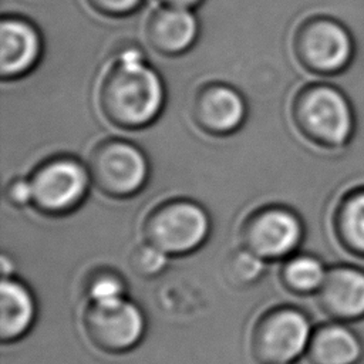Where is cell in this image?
<instances>
[{
  "label": "cell",
  "instance_id": "obj_1",
  "mask_svg": "<svg viewBox=\"0 0 364 364\" xmlns=\"http://www.w3.org/2000/svg\"><path fill=\"white\" fill-rule=\"evenodd\" d=\"M101 115L119 129H141L162 112L165 87L161 75L144 54L128 47L119 51L105 68L97 91Z\"/></svg>",
  "mask_w": 364,
  "mask_h": 364
},
{
  "label": "cell",
  "instance_id": "obj_2",
  "mask_svg": "<svg viewBox=\"0 0 364 364\" xmlns=\"http://www.w3.org/2000/svg\"><path fill=\"white\" fill-rule=\"evenodd\" d=\"M290 114L296 131L321 149H341L354 132L351 104L344 92L331 84L303 85L294 94Z\"/></svg>",
  "mask_w": 364,
  "mask_h": 364
},
{
  "label": "cell",
  "instance_id": "obj_3",
  "mask_svg": "<svg viewBox=\"0 0 364 364\" xmlns=\"http://www.w3.org/2000/svg\"><path fill=\"white\" fill-rule=\"evenodd\" d=\"M293 54L300 67L314 75H337L351 63L354 43L336 18L311 16L299 23L293 34Z\"/></svg>",
  "mask_w": 364,
  "mask_h": 364
},
{
  "label": "cell",
  "instance_id": "obj_4",
  "mask_svg": "<svg viewBox=\"0 0 364 364\" xmlns=\"http://www.w3.org/2000/svg\"><path fill=\"white\" fill-rule=\"evenodd\" d=\"M88 172L102 193L125 198L145 185L149 165L145 154L135 144L121 138H107L91 149Z\"/></svg>",
  "mask_w": 364,
  "mask_h": 364
},
{
  "label": "cell",
  "instance_id": "obj_5",
  "mask_svg": "<svg viewBox=\"0 0 364 364\" xmlns=\"http://www.w3.org/2000/svg\"><path fill=\"white\" fill-rule=\"evenodd\" d=\"M88 183L90 172L75 158H50L30 176L33 203L48 213L67 212L82 200Z\"/></svg>",
  "mask_w": 364,
  "mask_h": 364
},
{
  "label": "cell",
  "instance_id": "obj_6",
  "mask_svg": "<svg viewBox=\"0 0 364 364\" xmlns=\"http://www.w3.org/2000/svg\"><path fill=\"white\" fill-rule=\"evenodd\" d=\"M209 230L205 210L189 200H171L148 218L146 235L151 245L164 253H181L199 246Z\"/></svg>",
  "mask_w": 364,
  "mask_h": 364
},
{
  "label": "cell",
  "instance_id": "obj_7",
  "mask_svg": "<svg viewBox=\"0 0 364 364\" xmlns=\"http://www.w3.org/2000/svg\"><path fill=\"white\" fill-rule=\"evenodd\" d=\"M191 114L195 125L202 132L225 136L242 127L246 117V104L233 87L222 82H209L195 92Z\"/></svg>",
  "mask_w": 364,
  "mask_h": 364
},
{
  "label": "cell",
  "instance_id": "obj_8",
  "mask_svg": "<svg viewBox=\"0 0 364 364\" xmlns=\"http://www.w3.org/2000/svg\"><path fill=\"white\" fill-rule=\"evenodd\" d=\"M91 338L101 347L124 350L134 346L144 331V317L132 303L121 300L114 304H94L87 314Z\"/></svg>",
  "mask_w": 364,
  "mask_h": 364
},
{
  "label": "cell",
  "instance_id": "obj_9",
  "mask_svg": "<svg viewBox=\"0 0 364 364\" xmlns=\"http://www.w3.org/2000/svg\"><path fill=\"white\" fill-rule=\"evenodd\" d=\"M43 43L38 30L26 18L3 17L0 24V74L14 80L31 71L40 60Z\"/></svg>",
  "mask_w": 364,
  "mask_h": 364
},
{
  "label": "cell",
  "instance_id": "obj_10",
  "mask_svg": "<svg viewBox=\"0 0 364 364\" xmlns=\"http://www.w3.org/2000/svg\"><path fill=\"white\" fill-rule=\"evenodd\" d=\"M198 34V20L188 9L158 7L149 14L145 26L151 48L166 57L186 53L195 44Z\"/></svg>",
  "mask_w": 364,
  "mask_h": 364
},
{
  "label": "cell",
  "instance_id": "obj_11",
  "mask_svg": "<svg viewBox=\"0 0 364 364\" xmlns=\"http://www.w3.org/2000/svg\"><path fill=\"white\" fill-rule=\"evenodd\" d=\"M300 233V222L294 213L282 208H267L250 219L246 240L259 256L273 257L290 252L297 245Z\"/></svg>",
  "mask_w": 364,
  "mask_h": 364
},
{
  "label": "cell",
  "instance_id": "obj_12",
  "mask_svg": "<svg viewBox=\"0 0 364 364\" xmlns=\"http://www.w3.org/2000/svg\"><path fill=\"white\" fill-rule=\"evenodd\" d=\"M309 336V321L300 313L286 310L264 321L257 343L267 361L287 363L304 350Z\"/></svg>",
  "mask_w": 364,
  "mask_h": 364
},
{
  "label": "cell",
  "instance_id": "obj_13",
  "mask_svg": "<svg viewBox=\"0 0 364 364\" xmlns=\"http://www.w3.org/2000/svg\"><path fill=\"white\" fill-rule=\"evenodd\" d=\"M0 333L4 340L23 334L34 318L30 291L16 280H3L0 289Z\"/></svg>",
  "mask_w": 364,
  "mask_h": 364
},
{
  "label": "cell",
  "instance_id": "obj_14",
  "mask_svg": "<svg viewBox=\"0 0 364 364\" xmlns=\"http://www.w3.org/2000/svg\"><path fill=\"white\" fill-rule=\"evenodd\" d=\"M324 296L330 306L344 316L364 313V274L357 270H337L326 282Z\"/></svg>",
  "mask_w": 364,
  "mask_h": 364
},
{
  "label": "cell",
  "instance_id": "obj_15",
  "mask_svg": "<svg viewBox=\"0 0 364 364\" xmlns=\"http://www.w3.org/2000/svg\"><path fill=\"white\" fill-rule=\"evenodd\" d=\"M314 353L324 364H350L360 355V344L347 328L330 327L314 340Z\"/></svg>",
  "mask_w": 364,
  "mask_h": 364
},
{
  "label": "cell",
  "instance_id": "obj_16",
  "mask_svg": "<svg viewBox=\"0 0 364 364\" xmlns=\"http://www.w3.org/2000/svg\"><path fill=\"white\" fill-rule=\"evenodd\" d=\"M286 277L299 290H311L324 282V269L314 257H297L286 269Z\"/></svg>",
  "mask_w": 364,
  "mask_h": 364
},
{
  "label": "cell",
  "instance_id": "obj_17",
  "mask_svg": "<svg viewBox=\"0 0 364 364\" xmlns=\"http://www.w3.org/2000/svg\"><path fill=\"white\" fill-rule=\"evenodd\" d=\"M343 223L351 240L364 249V189L354 192L346 202Z\"/></svg>",
  "mask_w": 364,
  "mask_h": 364
},
{
  "label": "cell",
  "instance_id": "obj_18",
  "mask_svg": "<svg viewBox=\"0 0 364 364\" xmlns=\"http://www.w3.org/2000/svg\"><path fill=\"white\" fill-rule=\"evenodd\" d=\"M144 0H85L98 14L109 18H121L135 13Z\"/></svg>",
  "mask_w": 364,
  "mask_h": 364
},
{
  "label": "cell",
  "instance_id": "obj_19",
  "mask_svg": "<svg viewBox=\"0 0 364 364\" xmlns=\"http://www.w3.org/2000/svg\"><path fill=\"white\" fill-rule=\"evenodd\" d=\"M90 296L94 304H114L124 300V286L114 277H102L91 286Z\"/></svg>",
  "mask_w": 364,
  "mask_h": 364
},
{
  "label": "cell",
  "instance_id": "obj_20",
  "mask_svg": "<svg viewBox=\"0 0 364 364\" xmlns=\"http://www.w3.org/2000/svg\"><path fill=\"white\" fill-rule=\"evenodd\" d=\"M6 196L9 202L17 206H24L33 202V191H31L30 179L17 178L10 181L6 188Z\"/></svg>",
  "mask_w": 364,
  "mask_h": 364
},
{
  "label": "cell",
  "instance_id": "obj_21",
  "mask_svg": "<svg viewBox=\"0 0 364 364\" xmlns=\"http://www.w3.org/2000/svg\"><path fill=\"white\" fill-rule=\"evenodd\" d=\"M165 264V255L155 246L144 247L136 253V267L142 272H158Z\"/></svg>",
  "mask_w": 364,
  "mask_h": 364
},
{
  "label": "cell",
  "instance_id": "obj_22",
  "mask_svg": "<svg viewBox=\"0 0 364 364\" xmlns=\"http://www.w3.org/2000/svg\"><path fill=\"white\" fill-rule=\"evenodd\" d=\"M164 6L169 7H178V9H188L191 10L192 7L199 6L203 0H159Z\"/></svg>",
  "mask_w": 364,
  "mask_h": 364
}]
</instances>
